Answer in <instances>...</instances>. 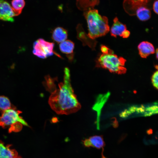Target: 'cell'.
<instances>
[{
	"label": "cell",
	"instance_id": "19",
	"mask_svg": "<svg viewBox=\"0 0 158 158\" xmlns=\"http://www.w3.org/2000/svg\"><path fill=\"white\" fill-rule=\"evenodd\" d=\"M101 50L103 54L113 53V51L107 46L102 45L101 47Z\"/></svg>",
	"mask_w": 158,
	"mask_h": 158
},
{
	"label": "cell",
	"instance_id": "7",
	"mask_svg": "<svg viewBox=\"0 0 158 158\" xmlns=\"http://www.w3.org/2000/svg\"><path fill=\"white\" fill-rule=\"evenodd\" d=\"M16 16L13 10L6 0H0V19L5 21L13 22Z\"/></svg>",
	"mask_w": 158,
	"mask_h": 158
},
{
	"label": "cell",
	"instance_id": "2",
	"mask_svg": "<svg viewBox=\"0 0 158 158\" xmlns=\"http://www.w3.org/2000/svg\"><path fill=\"white\" fill-rule=\"evenodd\" d=\"M85 16L87 24V35L91 39L95 40L105 35L109 31L108 18L105 16H101L97 10H90Z\"/></svg>",
	"mask_w": 158,
	"mask_h": 158
},
{
	"label": "cell",
	"instance_id": "21",
	"mask_svg": "<svg viewBox=\"0 0 158 158\" xmlns=\"http://www.w3.org/2000/svg\"><path fill=\"white\" fill-rule=\"evenodd\" d=\"M130 34V31L126 30L123 32L121 37L123 38H127L129 36Z\"/></svg>",
	"mask_w": 158,
	"mask_h": 158
},
{
	"label": "cell",
	"instance_id": "11",
	"mask_svg": "<svg viewBox=\"0 0 158 158\" xmlns=\"http://www.w3.org/2000/svg\"><path fill=\"white\" fill-rule=\"evenodd\" d=\"M74 43L69 40H66L60 43L59 48L60 51L66 55L69 60L72 61L73 58Z\"/></svg>",
	"mask_w": 158,
	"mask_h": 158
},
{
	"label": "cell",
	"instance_id": "15",
	"mask_svg": "<svg viewBox=\"0 0 158 158\" xmlns=\"http://www.w3.org/2000/svg\"><path fill=\"white\" fill-rule=\"evenodd\" d=\"M150 10L144 7L138 8L136 11L135 15L138 18L142 21L148 20L151 16Z\"/></svg>",
	"mask_w": 158,
	"mask_h": 158
},
{
	"label": "cell",
	"instance_id": "12",
	"mask_svg": "<svg viewBox=\"0 0 158 158\" xmlns=\"http://www.w3.org/2000/svg\"><path fill=\"white\" fill-rule=\"evenodd\" d=\"M139 53L142 58H146L150 55L155 52L153 44L147 41H142L139 43L138 47Z\"/></svg>",
	"mask_w": 158,
	"mask_h": 158
},
{
	"label": "cell",
	"instance_id": "1",
	"mask_svg": "<svg viewBox=\"0 0 158 158\" xmlns=\"http://www.w3.org/2000/svg\"><path fill=\"white\" fill-rule=\"evenodd\" d=\"M63 82L56 83L57 78L49 75L45 77L43 85L50 93L48 103L51 109L58 114L68 115L79 110L81 107L72 87L69 69H64Z\"/></svg>",
	"mask_w": 158,
	"mask_h": 158
},
{
	"label": "cell",
	"instance_id": "17",
	"mask_svg": "<svg viewBox=\"0 0 158 158\" xmlns=\"http://www.w3.org/2000/svg\"><path fill=\"white\" fill-rule=\"evenodd\" d=\"M9 99L4 96H0V111H4L11 108Z\"/></svg>",
	"mask_w": 158,
	"mask_h": 158
},
{
	"label": "cell",
	"instance_id": "6",
	"mask_svg": "<svg viewBox=\"0 0 158 158\" xmlns=\"http://www.w3.org/2000/svg\"><path fill=\"white\" fill-rule=\"evenodd\" d=\"M156 0H124L123 6L125 12L130 16L135 15L136 10L141 7L152 10Z\"/></svg>",
	"mask_w": 158,
	"mask_h": 158
},
{
	"label": "cell",
	"instance_id": "13",
	"mask_svg": "<svg viewBox=\"0 0 158 158\" xmlns=\"http://www.w3.org/2000/svg\"><path fill=\"white\" fill-rule=\"evenodd\" d=\"M127 30L126 25L120 22L117 17L113 20V23L110 30L111 35L115 37L121 36L123 32Z\"/></svg>",
	"mask_w": 158,
	"mask_h": 158
},
{
	"label": "cell",
	"instance_id": "23",
	"mask_svg": "<svg viewBox=\"0 0 158 158\" xmlns=\"http://www.w3.org/2000/svg\"><path fill=\"white\" fill-rule=\"evenodd\" d=\"M102 158H107L103 154V148H102Z\"/></svg>",
	"mask_w": 158,
	"mask_h": 158
},
{
	"label": "cell",
	"instance_id": "5",
	"mask_svg": "<svg viewBox=\"0 0 158 158\" xmlns=\"http://www.w3.org/2000/svg\"><path fill=\"white\" fill-rule=\"evenodd\" d=\"M54 43L49 42L42 38L35 41L33 44V53L37 57L42 59H46L55 54L59 57H61L54 50Z\"/></svg>",
	"mask_w": 158,
	"mask_h": 158
},
{
	"label": "cell",
	"instance_id": "10",
	"mask_svg": "<svg viewBox=\"0 0 158 158\" xmlns=\"http://www.w3.org/2000/svg\"><path fill=\"white\" fill-rule=\"evenodd\" d=\"M85 146L87 147H92L97 149L103 148L105 143L102 136L94 135L86 138L83 141Z\"/></svg>",
	"mask_w": 158,
	"mask_h": 158
},
{
	"label": "cell",
	"instance_id": "4",
	"mask_svg": "<svg viewBox=\"0 0 158 158\" xmlns=\"http://www.w3.org/2000/svg\"><path fill=\"white\" fill-rule=\"evenodd\" d=\"M21 113V111L13 107L2 111L0 116V127L4 128L10 126L9 132L20 131L23 125L29 127L27 123L20 116Z\"/></svg>",
	"mask_w": 158,
	"mask_h": 158
},
{
	"label": "cell",
	"instance_id": "16",
	"mask_svg": "<svg viewBox=\"0 0 158 158\" xmlns=\"http://www.w3.org/2000/svg\"><path fill=\"white\" fill-rule=\"evenodd\" d=\"M11 7L16 16L19 15L25 5L24 0H12L11 2Z\"/></svg>",
	"mask_w": 158,
	"mask_h": 158
},
{
	"label": "cell",
	"instance_id": "22",
	"mask_svg": "<svg viewBox=\"0 0 158 158\" xmlns=\"http://www.w3.org/2000/svg\"><path fill=\"white\" fill-rule=\"evenodd\" d=\"M156 58L157 59L158 58V50L157 48L156 50Z\"/></svg>",
	"mask_w": 158,
	"mask_h": 158
},
{
	"label": "cell",
	"instance_id": "8",
	"mask_svg": "<svg viewBox=\"0 0 158 158\" xmlns=\"http://www.w3.org/2000/svg\"><path fill=\"white\" fill-rule=\"evenodd\" d=\"M77 37L82 43L83 46H87L92 50L95 49L97 41L90 38L87 34L82 25L78 24L76 27Z\"/></svg>",
	"mask_w": 158,
	"mask_h": 158
},
{
	"label": "cell",
	"instance_id": "9",
	"mask_svg": "<svg viewBox=\"0 0 158 158\" xmlns=\"http://www.w3.org/2000/svg\"><path fill=\"white\" fill-rule=\"evenodd\" d=\"M0 158H22L17 151L11 147V145H5L0 141Z\"/></svg>",
	"mask_w": 158,
	"mask_h": 158
},
{
	"label": "cell",
	"instance_id": "3",
	"mask_svg": "<svg viewBox=\"0 0 158 158\" xmlns=\"http://www.w3.org/2000/svg\"><path fill=\"white\" fill-rule=\"evenodd\" d=\"M126 61L123 58L118 57L113 53L102 54L97 58L96 65L97 67L108 69L111 73L122 74L126 71L124 66Z\"/></svg>",
	"mask_w": 158,
	"mask_h": 158
},
{
	"label": "cell",
	"instance_id": "14",
	"mask_svg": "<svg viewBox=\"0 0 158 158\" xmlns=\"http://www.w3.org/2000/svg\"><path fill=\"white\" fill-rule=\"evenodd\" d=\"M67 31L63 28L58 27L53 30L52 38L55 42L60 43L66 40L68 37Z\"/></svg>",
	"mask_w": 158,
	"mask_h": 158
},
{
	"label": "cell",
	"instance_id": "18",
	"mask_svg": "<svg viewBox=\"0 0 158 158\" xmlns=\"http://www.w3.org/2000/svg\"><path fill=\"white\" fill-rule=\"evenodd\" d=\"M152 83L156 89L158 88V71L157 70L153 74L151 78Z\"/></svg>",
	"mask_w": 158,
	"mask_h": 158
},
{
	"label": "cell",
	"instance_id": "20",
	"mask_svg": "<svg viewBox=\"0 0 158 158\" xmlns=\"http://www.w3.org/2000/svg\"><path fill=\"white\" fill-rule=\"evenodd\" d=\"M158 0H155L153 3L152 8L154 12L157 14H158Z\"/></svg>",
	"mask_w": 158,
	"mask_h": 158
}]
</instances>
